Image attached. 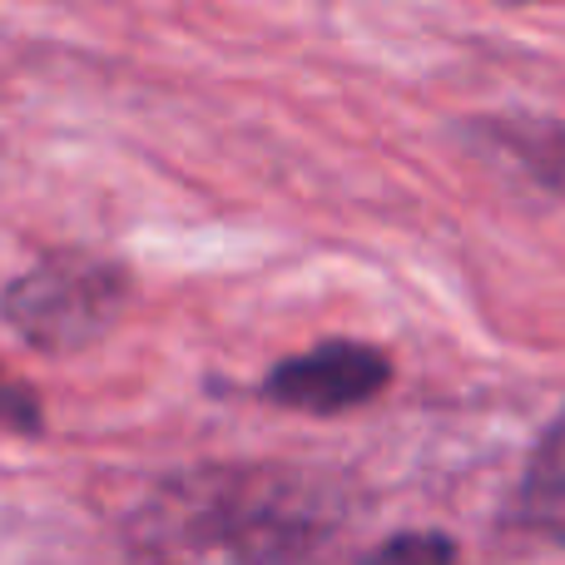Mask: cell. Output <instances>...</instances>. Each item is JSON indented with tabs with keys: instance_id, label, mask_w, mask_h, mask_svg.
Here are the masks:
<instances>
[{
	"instance_id": "1",
	"label": "cell",
	"mask_w": 565,
	"mask_h": 565,
	"mask_svg": "<svg viewBox=\"0 0 565 565\" xmlns=\"http://www.w3.org/2000/svg\"><path fill=\"white\" fill-rule=\"evenodd\" d=\"M348 501L292 467H204L154 487L129 521L149 565H338Z\"/></svg>"
},
{
	"instance_id": "2",
	"label": "cell",
	"mask_w": 565,
	"mask_h": 565,
	"mask_svg": "<svg viewBox=\"0 0 565 565\" xmlns=\"http://www.w3.org/2000/svg\"><path fill=\"white\" fill-rule=\"evenodd\" d=\"M129 274L95 254H50L25 268L0 298L15 338L35 352H79L119 322Z\"/></svg>"
},
{
	"instance_id": "3",
	"label": "cell",
	"mask_w": 565,
	"mask_h": 565,
	"mask_svg": "<svg viewBox=\"0 0 565 565\" xmlns=\"http://www.w3.org/2000/svg\"><path fill=\"white\" fill-rule=\"evenodd\" d=\"M392 382V362L382 358L367 342H322V348L288 358L268 372L264 397L292 412H312V417H328V412H348L372 402L382 387Z\"/></svg>"
},
{
	"instance_id": "4",
	"label": "cell",
	"mask_w": 565,
	"mask_h": 565,
	"mask_svg": "<svg viewBox=\"0 0 565 565\" xmlns=\"http://www.w3.org/2000/svg\"><path fill=\"white\" fill-rule=\"evenodd\" d=\"M511 521L526 536L565 546V412L546 427V437L536 441L526 461V477L511 501Z\"/></svg>"
},
{
	"instance_id": "5",
	"label": "cell",
	"mask_w": 565,
	"mask_h": 565,
	"mask_svg": "<svg viewBox=\"0 0 565 565\" xmlns=\"http://www.w3.org/2000/svg\"><path fill=\"white\" fill-rule=\"evenodd\" d=\"M501 139L526 159V169L541 179V184H551L556 194H565V129L561 125H507Z\"/></svg>"
},
{
	"instance_id": "6",
	"label": "cell",
	"mask_w": 565,
	"mask_h": 565,
	"mask_svg": "<svg viewBox=\"0 0 565 565\" xmlns=\"http://www.w3.org/2000/svg\"><path fill=\"white\" fill-rule=\"evenodd\" d=\"M362 565H457V546L437 531H407V536H392L377 551H367Z\"/></svg>"
},
{
	"instance_id": "7",
	"label": "cell",
	"mask_w": 565,
	"mask_h": 565,
	"mask_svg": "<svg viewBox=\"0 0 565 565\" xmlns=\"http://www.w3.org/2000/svg\"><path fill=\"white\" fill-rule=\"evenodd\" d=\"M0 427L20 431V437H35V431L45 427L40 402L30 397V387L25 382H15V377H6V372H0Z\"/></svg>"
}]
</instances>
